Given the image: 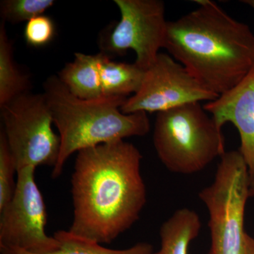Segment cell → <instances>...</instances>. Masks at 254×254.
Segmentation results:
<instances>
[{
	"label": "cell",
	"mask_w": 254,
	"mask_h": 254,
	"mask_svg": "<svg viewBox=\"0 0 254 254\" xmlns=\"http://www.w3.org/2000/svg\"><path fill=\"white\" fill-rule=\"evenodd\" d=\"M140 150L125 140L80 150L71 176L76 236L110 244L140 218L147 202Z\"/></svg>",
	"instance_id": "cell-1"
},
{
	"label": "cell",
	"mask_w": 254,
	"mask_h": 254,
	"mask_svg": "<svg viewBox=\"0 0 254 254\" xmlns=\"http://www.w3.org/2000/svg\"><path fill=\"white\" fill-rule=\"evenodd\" d=\"M168 21L164 48L209 91L220 95L254 68V33L215 1Z\"/></svg>",
	"instance_id": "cell-2"
},
{
	"label": "cell",
	"mask_w": 254,
	"mask_h": 254,
	"mask_svg": "<svg viewBox=\"0 0 254 254\" xmlns=\"http://www.w3.org/2000/svg\"><path fill=\"white\" fill-rule=\"evenodd\" d=\"M43 89L60 138L59 158L52 173L53 179L61 175L65 163L74 153L129 137L143 136L150 131L146 113L127 115L121 111L128 98L80 99L71 94L55 75L47 78Z\"/></svg>",
	"instance_id": "cell-3"
},
{
	"label": "cell",
	"mask_w": 254,
	"mask_h": 254,
	"mask_svg": "<svg viewBox=\"0 0 254 254\" xmlns=\"http://www.w3.org/2000/svg\"><path fill=\"white\" fill-rule=\"evenodd\" d=\"M153 145L169 171L198 173L225 153L222 128L200 103H190L157 113Z\"/></svg>",
	"instance_id": "cell-4"
},
{
	"label": "cell",
	"mask_w": 254,
	"mask_h": 254,
	"mask_svg": "<svg viewBox=\"0 0 254 254\" xmlns=\"http://www.w3.org/2000/svg\"><path fill=\"white\" fill-rule=\"evenodd\" d=\"M198 198L209 215L210 254H244L246 206L250 197L248 170L239 150L220 157L213 181Z\"/></svg>",
	"instance_id": "cell-5"
},
{
	"label": "cell",
	"mask_w": 254,
	"mask_h": 254,
	"mask_svg": "<svg viewBox=\"0 0 254 254\" xmlns=\"http://www.w3.org/2000/svg\"><path fill=\"white\" fill-rule=\"evenodd\" d=\"M6 142L21 169L41 165L55 168L60 152V138L43 93H26L0 107Z\"/></svg>",
	"instance_id": "cell-6"
},
{
	"label": "cell",
	"mask_w": 254,
	"mask_h": 254,
	"mask_svg": "<svg viewBox=\"0 0 254 254\" xmlns=\"http://www.w3.org/2000/svg\"><path fill=\"white\" fill-rule=\"evenodd\" d=\"M120 11V21L100 35L102 53L123 56L128 50L136 53L135 64L148 69L164 48L168 21L161 0H115Z\"/></svg>",
	"instance_id": "cell-7"
},
{
	"label": "cell",
	"mask_w": 254,
	"mask_h": 254,
	"mask_svg": "<svg viewBox=\"0 0 254 254\" xmlns=\"http://www.w3.org/2000/svg\"><path fill=\"white\" fill-rule=\"evenodd\" d=\"M26 168L17 172L14 195L0 210V247L18 249L33 254H50L61 247L60 241L46 232V206L35 172Z\"/></svg>",
	"instance_id": "cell-8"
},
{
	"label": "cell",
	"mask_w": 254,
	"mask_h": 254,
	"mask_svg": "<svg viewBox=\"0 0 254 254\" xmlns=\"http://www.w3.org/2000/svg\"><path fill=\"white\" fill-rule=\"evenodd\" d=\"M220 95L209 91L171 55L159 53L145 70L138 91L121 107L124 114L160 113L187 103L208 102Z\"/></svg>",
	"instance_id": "cell-9"
},
{
	"label": "cell",
	"mask_w": 254,
	"mask_h": 254,
	"mask_svg": "<svg viewBox=\"0 0 254 254\" xmlns=\"http://www.w3.org/2000/svg\"><path fill=\"white\" fill-rule=\"evenodd\" d=\"M218 126L232 123L240 136L239 151L243 157L250 180V197L254 196V68L240 83L203 105Z\"/></svg>",
	"instance_id": "cell-10"
},
{
	"label": "cell",
	"mask_w": 254,
	"mask_h": 254,
	"mask_svg": "<svg viewBox=\"0 0 254 254\" xmlns=\"http://www.w3.org/2000/svg\"><path fill=\"white\" fill-rule=\"evenodd\" d=\"M103 57L102 52L96 55L75 53L73 62L66 64L58 78L71 94L80 99L101 98L100 64Z\"/></svg>",
	"instance_id": "cell-11"
},
{
	"label": "cell",
	"mask_w": 254,
	"mask_h": 254,
	"mask_svg": "<svg viewBox=\"0 0 254 254\" xmlns=\"http://www.w3.org/2000/svg\"><path fill=\"white\" fill-rule=\"evenodd\" d=\"M201 221L196 212L178 209L160 229V248L151 254H188L190 244L199 235Z\"/></svg>",
	"instance_id": "cell-12"
},
{
	"label": "cell",
	"mask_w": 254,
	"mask_h": 254,
	"mask_svg": "<svg viewBox=\"0 0 254 254\" xmlns=\"http://www.w3.org/2000/svg\"><path fill=\"white\" fill-rule=\"evenodd\" d=\"M30 76L20 70L14 60L13 43L6 33L5 23H0V107L31 93Z\"/></svg>",
	"instance_id": "cell-13"
},
{
	"label": "cell",
	"mask_w": 254,
	"mask_h": 254,
	"mask_svg": "<svg viewBox=\"0 0 254 254\" xmlns=\"http://www.w3.org/2000/svg\"><path fill=\"white\" fill-rule=\"evenodd\" d=\"M145 71L136 64L118 63L103 53L100 81L103 96L127 98L139 89Z\"/></svg>",
	"instance_id": "cell-14"
},
{
	"label": "cell",
	"mask_w": 254,
	"mask_h": 254,
	"mask_svg": "<svg viewBox=\"0 0 254 254\" xmlns=\"http://www.w3.org/2000/svg\"><path fill=\"white\" fill-rule=\"evenodd\" d=\"M54 237L61 244L59 250L50 254H151L153 245L148 242H138L125 250L105 248L100 244L73 235L68 231L57 232ZM1 254H33L18 249L0 247Z\"/></svg>",
	"instance_id": "cell-15"
},
{
	"label": "cell",
	"mask_w": 254,
	"mask_h": 254,
	"mask_svg": "<svg viewBox=\"0 0 254 254\" xmlns=\"http://www.w3.org/2000/svg\"><path fill=\"white\" fill-rule=\"evenodd\" d=\"M55 3L53 0H1L0 16L4 23H27L44 14Z\"/></svg>",
	"instance_id": "cell-16"
},
{
	"label": "cell",
	"mask_w": 254,
	"mask_h": 254,
	"mask_svg": "<svg viewBox=\"0 0 254 254\" xmlns=\"http://www.w3.org/2000/svg\"><path fill=\"white\" fill-rule=\"evenodd\" d=\"M16 164L10 151L4 132H0V210L4 208L14 195L16 186L14 175Z\"/></svg>",
	"instance_id": "cell-17"
},
{
	"label": "cell",
	"mask_w": 254,
	"mask_h": 254,
	"mask_svg": "<svg viewBox=\"0 0 254 254\" xmlns=\"http://www.w3.org/2000/svg\"><path fill=\"white\" fill-rule=\"evenodd\" d=\"M54 21L43 14L30 20L23 31L25 41L33 48H42L49 44L55 35Z\"/></svg>",
	"instance_id": "cell-18"
},
{
	"label": "cell",
	"mask_w": 254,
	"mask_h": 254,
	"mask_svg": "<svg viewBox=\"0 0 254 254\" xmlns=\"http://www.w3.org/2000/svg\"><path fill=\"white\" fill-rule=\"evenodd\" d=\"M244 254H254V238L248 233L246 236L245 250Z\"/></svg>",
	"instance_id": "cell-19"
},
{
	"label": "cell",
	"mask_w": 254,
	"mask_h": 254,
	"mask_svg": "<svg viewBox=\"0 0 254 254\" xmlns=\"http://www.w3.org/2000/svg\"><path fill=\"white\" fill-rule=\"evenodd\" d=\"M242 2L248 5L254 10V0H242Z\"/></svg>",
	"instance_id": "cell-20"
}]
</instances>
